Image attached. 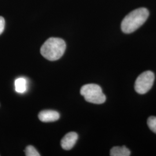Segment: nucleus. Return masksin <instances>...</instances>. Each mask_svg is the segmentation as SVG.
<instances>
[{
	"label": "nucleus",
	"instance_id": "f257e3e1",
	"mask_svg": "<svg viewBox=\"0 0 156 156\" xmlns=\"http://www.w3.org/2000/svg\"><path fill=\"white\" fill-rule=\"evenodd\" d=\"M149 16V12L145 8L136 9L123 19L121 28L123 33L130 34L142 26Z\"/></svg>",
	"mask_w": 156,
	"mask_h": 156
},
{
	"label": "nucleus",
	"instance_id": "f03ea898",
	"mask_svg": "<svg viewBox=\"0 0 156 156\" xmlns=\"http://www.w3.org/2000/svg\"><path fill=\"white\" fill-rule=\"evenodd\" d=\"M66 49L65 41L60 38H50L41 46V53L49 61H56L62 57Z\"/></svg>",
	"mask_w": 156,
	"mask_h": 156
},
{
	"label": "nucleus",
	"instance_id": "7ed1b4c3",
	"mask_svg": "<svg viewBox=\"0 0 156 156\" xmlns=\"http://www.w3.org/2000/svg\"><path fill=\"white\" fill-rule=\"evenodd\" d=\"M80 94L85 100L90 103L102 104L106 101V96L102 92L100 86L96 84H87L80 89Z\"/></svg>",
	"mask_w": 156,
	"mask_h": 156
},
{
	"label": "nucleus",
	"instance_id": "20e7f679",
	"mask_svg": "<svg viewBox=\"0 0 156 156\" xmlns=\"http://www.w3.org/2000/svg\"><path fill=\"white\" fill-rule=\"evenodd\" d=\"M155 79L154 74L151 71H147L141 73L136 79L135 90L140 94L147 93L152 87Z\"/></svg>",
	"mask_w": 156,
	"mask_h": 156
},
{
	"label": "nucleus",
	"instance_id": "39448f33",
	"mask_svg": "<svg viewBox=\"0 0 156 156\" xmlns=\"http://www.w3.org/2000/svg\"><path fill=\"white\" fill-rule=\"evenodd\" d=\"M78 139V134L75 132H70L66 134L61 140L62 147L66 151L72 149Z\"/></svg>",
	"mask_w": 156,
	"mask_h": 156
},
{
	"label": "nucleus",
	"instance_id": "423d86ee",
	"mask_svg": "<svg viewBox=\"0 0 156 156\" xmlns=\"http://www.w3.org/2000/svg\"><path fill=\"white\" fill-rule=\"evenodd\" d=\"M60 117L58 112L53 110H45L41 112L38 115L39 120L42 122H56Z\"/></svg>",
	"mask_w": 156,
	"mask_h": 156
},
{
	"label": "nucleus",
	"instance_id": "0eeeda50",
	"mask_svg": "<svg viewBox=\"0 0 156 156\" xmlns=\"http://www.w3.org/2000/svg\"><path fill=\"white\" fill-rule=\"evenodd\" d=\"M130 154V151L124 146L113 147L110 151L111 156H129Z\"/></svg>",
	"mask_w": 156,
	"mask_h": 156
},
{
	"label": "nucleus",
	"instance_id": "6e6552de",
	"mask_svg": "<svg viewBox=\"0 0 156 156\" xmlns=\"http://www.w3.org/2000/svg\"><path fill=\"white\" fill-rule=\"evenodd\" d=\"M15 90L18 93H24L27 90V81L23 78L17 79L15 80Z\"/></svg>",
	"mask_w": 156,
	"mask_h": 156
},
{
	"label": "nucleus",
	"instance_id": "1a4fd4ad",
	"mask_svg": "<svg viewBox=\"0 0 156 156\" xmlns=\"http://www.w3.org/2000/svg\"><path fill=\"white\" fill-rule=\"evenodd\" d=\"M26 156H40L41 154L36 149L31 145H29L26 147L25 149Z\"/></svg>",
	"mask_w": 156,
	"mask_h": 156
},
{
	"label": "nucleus",
	"instance_id": "9d476101",
	"mask_svg": "<svg viewBox=\"0 0 156 156\" xmlns=\"http://www.w3.org/2000/svg\"><path fill=\"white\" fill-rule=\"evenodd\" d=\"M147 125L151 130L156 134V117L151 116L147 119Z\"/></svg>",
	"mask_w": 156,
	"mask_h": 156
},
{
	"label": "nucleus",
	"instance_id": "9b49d317",
	"mask_svg": "<svg viewBox=\"0 0 156 156\" xmlns=\"http://www.w3.org/2000/svg\"><path fill=\"white\" fill-rule=\"evenodd\" d=\"M5 25V21L3 17L0 16V35L3 33Z\"/></svg>",
	"mask_w": 156,
	"mask_h": 156
}]
</instances>
